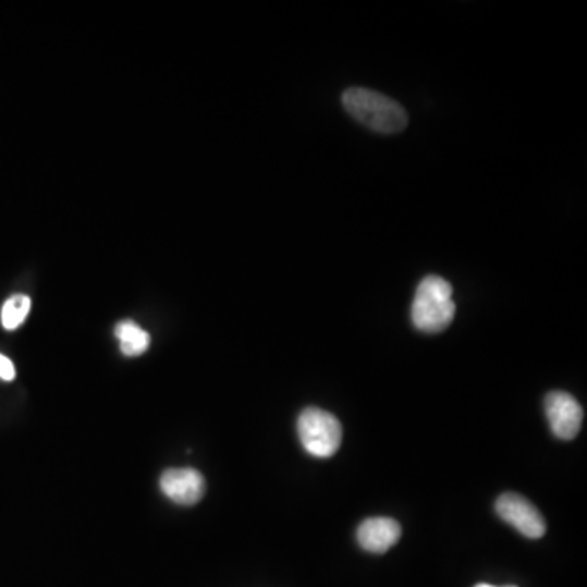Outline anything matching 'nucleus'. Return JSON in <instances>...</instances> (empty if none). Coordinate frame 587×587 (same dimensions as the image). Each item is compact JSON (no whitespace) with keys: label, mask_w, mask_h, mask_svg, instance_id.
<instances>
[{"label":"nucleus","mask_w":587,"mask_h":587,"mask_svg":"<svg viewBox=\"0 0 587 587\" xmlns=\"http://www.w3.org/2000/svg\"><path fill=\"white\" fill-rule=\"evenodd\" d=\"M344 110L364 126L376 133L395 134L405 130L408 114L402 105L387 95L364 87H351L343 91Z\"/></svg>","instance_id":"nucleus-1"},{"label":"nucleus","mask_w":587,"mask_h":587,"mask_svg":"<svg viewBox=\"0 0 587 587\" xmlns=\"http://www.w3.org/2000/svg\"><path fill=\"white\" fill-rule=\"evenodd\" d=\"M452 286L441 277H426L416 290L412 321L423 333H441L454 320Z\"/></svg>","instance_id":"nucleus-2"},{"label":"nucleus","mask_w":587,"mask_h":587,"mask_svg":"<svg viewBox=\"0 0 587 587\" xmlns=\"http://www.w3.org/2000/svg\"><path fill=\"white\" fill-rule=\"evenodd\" d=\"M302 448L318 458L337 454L343 439V429L337 416L320 408H307L297 419Z\"/></svg>","instance_id":"nucleus-3"},{"label":"nucleus","mask_w":587,"mask_h":587,"mask_svg":"<svg viewBox=\"0 0 587 587\" xmlns=\"http://www.w3.org/2000/svg\"><path fill=\"white\" fill-rule=\"evenodd\" d=\"M497 513L504 523L513 526L527 539H540L546 536V521L536 506L526 498L516 493H504L498 498Z\"/></svg>","instance_id":"nucleus-4"},{"label":"nucleus","mask_w":587,"mask_h":587,"mask_svg":"<svg viewBox=\"0 0 587 587\" xmlns=\"http://www.w3.org/2000/svg\"><path fill=\"white\" fill-rule=\"evenodd\" d=\"M550 429L562 441H572L583 425V408L575 396L566 392H552L546 399Z\"/></svg>","instance_id":"nucleus-5"},{"label":"nucleus","mask_w":587,"mask_h":587,"mask_svg":"<svg viewBox=\"0 0 587 587\" xmlns=\"http://www.w3.org/2000/svg\"><path fill=\"white\" fill-rule=\"evenodd\" d=\"M160 488L173 503L192 506L205 494V477L195 468H170L160 478Z\"/></svg>","instance_id":"nucleus-6"},{"label":"nucleus","mask_w":587,"mask_h":587,"mask_svg":"<svg viewBox=\"0 0 587 587\" xmlns=\"http://www.w3.org/2000/svg\"><path fill=\"white\" fill-rule=\"evenodd\" d=\"M402 537V527L390 517H370L357 529V542L366 552H389Z\"/></svg>","instance_id":"nucleus-7"},{"label":"nucleus","mask_w":587,"mask_h":587,"mask_svg":"<svg viewBox=\"0 0 587 587\" xmlns=\"http://www.w3.org/2000/svg\"><path fill=\"white\" fill-rule=\"evenodd\" d=\"M114 337L120 341L124 356H140V354L146 353L150 344L149 333L131 320L120 321L114 328Z\"/></svg>","instance_id":"nucleus-8"},{"label":"nucleus","mask_w":587,"mask_h":587,"mask_svg":"<svg viewBox=\"0 0 587 587\" xmlns=\"http://www.w3.org/2000/svg\"><path fill=\"white\" fill-rule=\"evenodd\" d=\"M29 310H32V298L28 295H12V297L7 298L2 307V314H0L2 327L9 331L16 330L28 317Z\"/></svg>","instance_id":"nucleus-9"},{"label":"nucleus","mask_w":587,"mask_h":587,"mask_svg":"<svg viewBox=\"0 0 587 587\" xmlns=\"http://www.w3.org/2000/svg\"><path fill=\"white\" fill-rule=\"evenodd\" d=\"M0 379L7 380V382L15 379V366H13L12 360H10L9 357L3 356V354H0Z\"/></svg>","instance_id":"nucleus-10"},{"label":"nucleus","mask_w":587,"mask_h":587,"mask_svg":"<svg viewBox=\"0 0 587 587\" xmlns=\"http://www.w3.org/2000/svg\"><path fill=\"white\" fill-rule=\"evenodd\" d=\"M475 587H497V586H491V585H477ZM507 587H516V586H507Z\"/></svg>","instance_id":"nucleus-11"}]
</instances>
